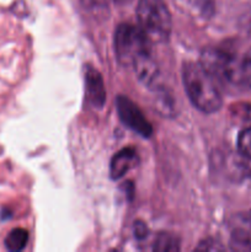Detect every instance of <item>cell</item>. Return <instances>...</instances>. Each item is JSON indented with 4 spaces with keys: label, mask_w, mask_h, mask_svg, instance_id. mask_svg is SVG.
<instances>
[{
    "label": "cell",
    "mask_w": 251,
    "mask_h": 252,
    "mask_svg": "<svg viewBox=\"0 0 251 252\" xmlns=\"http://www.w3.org/2000/svg\"><path fill=\"white\" fill-rule=\"evenodd\" d=\"M137 162L138 155L134 149H132V148H125V149L120 150L117 154H115L112 160H111V177L115 180L121 179L130 169H133L137 165Z\"/></svg>",
    "instance_id": "obj_8"
},
{
    "label": "cell",
    "mask_w": 251,
    "mask_h": 252,
    "mask_svg": "<svg viewBox=\"0 0 251 252\" xmlns=\"http://www.w3.org/2000/svg\"><path fill=\"white\" fill-rule=\"evenodd\" d=\"M29 241V233L22 228L12 229L5 239V246L9 251H21L26 248Z\"/></svg>",
    "instance_id": "obj_9"
},
{
    "label": "cell",
    "mask_w": 251,
    "mask_h": 252,
    "mask_svg": "<svg viewBox=\"0 0 251 252\" xmlns=\"http://www.w3.org/2000/svg\"><path fill=\"white\" fill-rule=\"evenodd\" d=\"M134 231H135V236H137L138 239H143L145 238V235H147V228H145V225L143 223H135L134 225Z\"/></svg>",
    "instance_id": "obj_12"
},
{
    "label": "cell",
    "mask_w": 251,
    "mask_h": 252,
    "mask_svg": "<svg viewBox=\"0 0 251 252\" xmlns=\"http://www.w3.org/2000/svg\"><path fill=\"white\" fill-rule=\"evenodd\" d=\"M238 149L241 155L251 160V127L240 133L238 138Z\"/></svg>",
    "instance_id": "obj_11"
},
{
    "label": "cell",
    "mask_w": 251,
    "mask_h": 252,
    "mask_svg": "<svg viewBox=\"0 0 251 252\" xmlns=\"http://www.w3.org/2000/svg\"><path fill=\"white\" fill-rule=\"evenodd\" d=\"M180 249L179 241L170 234H160L154 244V251H177Z\"/></svg>",
    "instance_id": "obj_10"
},
{
    "label": "cell",
    "mask_w": 251,
    "mask_h": 252,
    "mask_svg": "<svg viewBox=\"0 0 251 252\" xmlns=\"http://www.w3.org/2000/svg\"><path fill=\"white\" fill-rule=\"evenodd\" d=\"M115 52L121 64L132 66L152 53V42L139 26L121 24L115 32Z\"/></svg>",
    "instance_id": "obj_4"
},
{
    "label": "cell",
    "mask_w": 251,
    "mask_h": 252,
    "mask_svg": "<svg viewBox=\"0 0 251 252\" xmlns=\"http://www.w3.org/2000/svg\"><path fill=\"white\" fill-rule=\"evenodd\" d=\"M137 19L138 26L152 43H162L170 38L172 19L164 0H139Z\"/></svg>",
    "instance_id": "obj_3"
},
{
    "label": "cell",
    "mask_w": 251,
    "mask_h": 252,
    "mask_svg": "<svg viewBox=\"0 0 251 252\" xmlns=\"http://www.w3.org/2000/svg\"><path fill=\"white\" fill-rule=\"evenodd\" d=\"M132 68L137 78L139 79V81H142L148 88L155 90L160 78V71L159 68H157V62L153 59L152 53L135 62Z\"/></svg>",
    "instance_id": "obj_7"
},
{
    "label": "cell",
    "mask_w": 251,
    "mask_h": 252,
    "mask_svg": "<svg viewBox=\"0 0 251 252\" xmlns=\"http://www.w3.org/2000/svg\"><path fill=\"white\" fill-rule=\"evenodd\" d=\"M116 110L121 121L127 127L137 132L142 137H150L153 134V127L149 121L145 118L137 103L133 102L130 98L120 95L116 98Z\"/></svg>",
    "instance_id": "obj_5"
},
{
    "label": "cell",
    "mask_w": 251,
    "mask_h": 252,
    "mask_svg": "<svg viewBox=\"0 0 251 252\" xmlns=\"http://www.w3.org/2000/svg\"><path fill=\"white\" fill-rule=\"evenodd\" d=\"M96 1H97V0H96Z\"/></svg>",
    "instance_id": "obj_13"
},
{
    "label": "cell",
    "mask_w": 251,
    "mask_h": 252,
    "mask_svg": "<svg viewBox=\"0 0 251 252\" xmlns=\"http://www.w3.org/2000/svg\"><path fill=\"white\" fill-rule=\"evenodd\" d=\"M85 83L89 102L94 107L101 108L106 101V89L102 76L95 69L88 68L85 73Z\"/></svg>",
    "instance_id": "obj_6"
},
{
    "label": "cell",
    "mask_w": 251,
    "mask_h": 252,
    "mask_svg": "<svg viewBox=\"0 0 251 252\" xmlns=\"http://www.w3.org/2000/svg\"><path fill=\"white\" fill-rule=\"evenodd\" d=\"M201 64L217 83L251 89V54L235 56L218 48L204 49Z\"/></svg>",
    "instance_id": "obj_1"
},
{
    "label": "cell",
    "mask_w": 251,
    "mask_h": 252,
    "mask_svg": "<svg viewBox=\"0 0 251 252\" xmlns=\"http://www.w3.org/2000/svg\"><path fill=\"white\" fill-rule=\"evenodd\" d=\"M182 81L189 101L197 110L203 113H214L220 108L223 98L217 80L201 63H185Z\"/></svg>",
    "instance_id": "obj_2"
}]
</instances>
